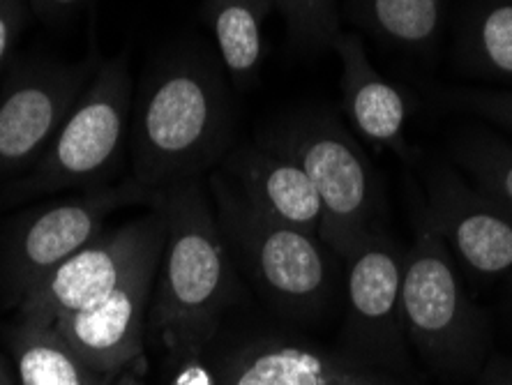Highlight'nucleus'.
Instances as JSON below:
<instances>
[{
	"instance_id": "f257e3e1",
	"label": "nucleus",
	"mask_w": 512,
	"mask_h": 385,
	"mask_svg": "<svg viewBox=\"0 0 512 385\" xmlns=\"http://www.w3.org/2000/svg\"><path fill=\"white\" fill-rule=\"evenodd\" d=\"M231 137V100L213 60L185 51L143 88L134 120V180L150 192L197 180Z\"/></svg>"
},
{
	"instance_id": "f03ea898",
	"label": "nucleus",
	"mask_w": 512,
	"mask_h": 385,
	"mask_svg": "<svg viewBox=\"0 0 512 385\" xmlns=\"http://www.w3.org/2000/svg\"><path fill=\"white\" fill-rule=\"evenodd\" d=\"M155 210L164 220V249L153 326L169 351L201 353L231 293L227 238L199 178L157 192Z\"/></svg>"
},
{
	"instance_id": "7ed1b4c3",
	"label": "nucleus",
	"mask_w": 512,
	"mask_h": 385,
	"mask_svg": "<svg viewBox=\"0 0 512 385\" xmlns=\"http://www.w3.org/2000/svg\"><path fill=\"white\" fill-rule=\"evenodd\" d=\"M268 146L289 153L310 176L321 201L323 245L346 256L379 231L383 187L353 134L328 113H307L284 127Z\"/></svg>"
},
{
	"instance_id": "20e7f679",
	"label": "nucleus",
	"mask_w": 512,
	"mask_h": 385,
	"mask_svg": "<svg viewBox=\"0 0 512 385\" xmlns=\"http://www.w3.org/2000/svg\"><path fill=\"white\" fill-rule=\"evenodd\" d=\"M217 222L227 243L250 263L254 277L277 303L314 307L328 291V259L319 240L256 210L227 173L210 178Z\"/></svg>"
},
{
	"instance_id": "39448f33",
	"label": "nucleus",
	"mask_w": 512,
	"mask_h": 385,
	"mask_svg": "<svg viewBox=\"0 0 512 385\" xmlns=\"http://www.w3.org/2000/svg\"><path fill=\"white\" fill-rule=\"evenodd\" d=\"M399 316L411 342L436 362H457L476 335V314L459 282L453 252L425 206L416 210L413 245L404 252Z\"/></svg>"
},
{
	"instance_id": "423d86ee",
	"label": "nucleus",
	"mask_w": 512,
	"mask_h": 385,
	"mask_svg": "<svg viewBox=\"0 0 512 385\" xmlns=\"http://www.w3.org/2000/svg\"><path fill=\"white\" fill-rule=\"evenodd\" d=\"M130 97L132 81L127 67L118 60L104 65L93 86L77 97L54 141L44 150L37 171L40 185L58 190L102 176L125 146Z\"/></svg>"
},
{
	"instance_id": "0eeeda50",
	"label": "nucleus",
	"mask_w": 512,
	"mask_h": 385,
	"mask_svg": "<svg viewBox=\"0 0 512 385\" xmlns=\"http://www.w3.org/2000/svg\"><path fill=\"white\" fill-rule=\"evenodd\" d=\"M164 249V226L100 303L63 314L51 328L97 372L118 376L143 358V326Z\"/></svg>"
},
{
	"instance_id": "6e6552de",
	"label": "nucleus",
	"mask_w": 512,
	"mask_h": 385,
	"mask_svg": "<svg viewBox=\"0 0 512 385\" xmlns=\"http://www.w3.org/2000/svg\"><path fill=\"white\" fill-rule=\"evenodd\" d=\"M160 210L100 233L58 268L44 275L24 296V323L54 326L63 314L79 312L116 289L150 240L162 231Z\"/></svg>"
},
{
	"instance_id": "1a4fd4ad",
	"label": "nucleus",
	"mask_w": 512,
	"mask_h": 385,
	"mask_svg": "<svg viewBox=\"0 0 512 385\" xmlns=\"http://www.w3.org/2000/svg\"><path fill=\"white\" fill-rule=\"evenodd\" d=\"M423 206L450 252L473 273L496 277L512 268V217L453 166L429 171Z\"/></svg>"
},
{
	"instance_id": "9d476101",
	"label": "nucleus",
	"mask_w": 512,
	"mask_h": 385,
	"mask_svg": "<svg viewBox=\"0 0 512 385\" xmlns=\"http://www.w3.org/2000/svg\"><path fill=\"white\" fill-rule=\"evenodd\" d=\"M143 199L155 201L157 192L146 190L132 178L125 185L109 187V190L81 196V199L60 201L35 215L19 231L17 245H14V275L24 296L44 275L93 243L102 233L104 220L114 210Z\"/></svg>"
},
{
	"instance_id": "9b49d317",
	"label": "nucleus",
	"mask_w": 512,
	"mask_h": 385,
	"mask_svg": "<svg viewBox=\"0 0 512 385\" xmlns=\"http://www.w3.org/2000/svg\"><path fill=\"white\" fill-rule=\"evenodd\" d=\"M330 47L340 56L342 107L358 137L376 150H390L399 160H411L413 150L406 141L409 100L402 90L374 70L356 33L340 30Z\"/></svg>"
},
{
	"instance_id": "f8f14e48",
	"label": "nucleus",
	"mask_w": 512,
	"mask_h": 385,
	"mask_svg": "<svg viewBox=\"0 0 512 385\" xmlns=\"http://www.w3.org/2000/svg\"><path fill=\"white\" fill-rule=\"evenodd\" d=\"M229 180L263 215L319 238L321 201L310 176L280 148H243L227 162Z\"/></svg>"
},
{
	"instance_id": "ddd939ff",
	"label": "nucleus",
	"mask_w": 512,
	"mask_h": 385,
	"mask_svg": "<svg viewBox=\"0 0 512 385\" xmlns=\"http://www.w3.org/2000/svg\"><path fill=\"white\" fill-rule=\"evenodd\" d=\"M79 79L65 72L33 74L0 100V169L33 162L54 141L77 102Z\"/></svg>"
},
{
	"instance_id": "4468645a",
	"label": "nucleus",
	"mask_w": 512,
	"mask_h": 385,
	"mask_svg": "<svg viewBox=\"0 0 512 385\" xmlns=\"http://www.w3.org/2000/svg\"><path fill=\"white\" fill-rule=\"evenodd\" d=\"M349 263V293L351 321L356 323L360 337L379 349L397 344V332L402 326L399 316V293H402L404 252L386 231H374L344 256Z\"/></svg>"
},
{
	"instance_id": "2eb2a0df",
	"label": "nucleus",
	"mask_w": 512,
	"mask_h": 385,
	"mask_svg": "<svg viewBox=\"0 0 512 385\" xmlns=\"http://www.w3.org/2000/svg\"><path fill=\"white\" fill-rule=\"evenodd\" d=\"M220 385H395L374 372L298 344L247 346L224 369Z\"/></svg>"
},
{
	"instance_id": "dca6fc26",
	"label": "nucleus",
	"mask_w": 512,
	"mask_h": 385,
	"mask_svg": "<svg viewBox=\"0 0 512 385\" xmlns=\"http://www.w3.org/2000/svg\"><path fill=\"white\" fill-rule=\"evenodd\" d=\"M275 7L270 0H203V19L215 37L224 70L245 88L263 60V24Z\"/></svg>"
},
{
	"instance_id": "f3484780",
	"label": "nucleus",
	"mask_w": 512,
	"mask_h": 385,
	"mask_svg": "<svg viewBox=\"0 0 512 385\" xmlns=\"http://www.w3.org/2000/svg\"><path fill=\"white\" fill-rule=\"evenodd\" d=\"M21 385H114L116 376L97 372L51 326L24 323L12 342Z\"/></svg>"
},
{
	"instance_id": "a211bd4d",
	"label": "nucleus",
	"mask_w": 512,
	"mask_h": 385,
	"mask_svg": "<svg viewBox=\"0 0 512 385\" xmlns=\"http://www.w3.org/2000/svg\"><path fill=\"white\" fill-rule=\"evenodd\" d=\"M353 14L388 47L425 54L441 35L446 0H353Z\"/></svg>"
},
{
	"instance_id": "6ab92c4d",
	"label": "nucleus",
	"mask_w": 512,
	"mask_h": 385,
	"mask_svg": "<svg viewBox=\"0 0 512 385\" xmlns=\"http://www.w3.org/2000/svg\"><path fill=\"white\" fill-rule=\"evenodd\" d=\"M464 65L489 79L512 81V0H485L464 26Z\"/></svg>"
},
{
	"instance_id": "aec40b11",
	"label": "nucleus",
	"mask_w": 512,
	"mask_h": 385,
	"mask_svg": "<svg viewBox=\"0 0 512 385\" xmlns=\"http://www.w3.org/2000/svg\"><path fill=\"white\" fill-rule=\"evenodd\" d=\"M453 155L466 180L512 217V146L485 130H469L453 141Z\"/></svg>"
},
{
	"instance_id": "412c9836",
	"label": "nucleus",
	"mask_w": 512,
	"mask_h": 385,
	"mask_svg": "<svg viewBox=\"0 0 512 385\" xmlns=\"http://www.w3.org/2000/svg\"><path fill=\"white\" fill-rule=\"evenodd\" d=\"M270 3L280 10L291 35L305 47H328L340 33L337 0H270Z\"/></svg>"
},
{
	"instance_id": "4be33fe9",
	"label": "nucleus",
	"mask_w": 512,
	"mask_h": 385,
	"mask_svg": "<svg viewBox=\"0 0 512 385\" xmlns=\"http://www.w3.org/2000/svg\"><path fill=\"white\" fill-rule=\"evenodd\" d=\"M448 107L466 109L478 113L492 123L506 127L512 132V93H499V90H453L443 95Z\"/></svg>"
},
{
	"instance_id": "5701e85b",
	"label": "nucleus",
	"mask_w": 512,
	"mask_h": 385,
	"mask_svg": "<svg viewBox=\"0 0 512 385\" xmlns=\"http://www.w3.org/2000/svg\"><path fill=\"white\" fill-rule=\"evenodd\" d=\"M171 385H215V376L203 365L199 353H190L178 367V372L173 374Z\"/></svg>"
},
{
	"instance_id": "b1692460",
	"label": "nucleus",
	"mask_w": 512,
	"mask_h": 385,
	"mask_svg": "<svg viewBox=\"0 0 512 385\" xmlns=\"http://www.w3.org/2000/svg\"><path fill=\"white\" fill-rule=\"evenodd\" d=\"M14 30H17V7L10 0H0V65L12 47Z\"/></svg>"
},
{
	"instance_id": "393cba45",
	"label": "nucleus",
	"mask_w": 512,
	"mask_h": 385,
	"mask_svg": "<svg viewBox=\"0 0 512 385\" xmlns=\"http://www.w3.org/2000/svg\"><path fill=\"white\" fill-rule=\"evenodd\" d=\"M143 372H146V362H143V358L134 360L132 365H127L123 372L116 376L114 385H146L143 383Z\"/></svg>"
},
{
	"instance_id": "a878e982",
	"label": "nucleus",
	"mask_w": 512,
	"mask_h": 385,
	"mask_svg": "<svg viewBox=\"0 0 512 385\" xmlns=\"http://www.w3.org/2000/svg\"><path fill=\"white\" fill-rule=\"evenodd\" d=\"M35 3L47 12H65V10H72V7L81 5L84 0H35Z\"/></svg>"
},
{
	"instance_id": "bb28decb",
	"label": "nucleus",
	"mask_w": 512,
	"mask_h": 385,
	"mask_svg": "<svg viewBox=\"0 0 512 385\" xmlns=\"http://www.w3.org/2000/svg\"><path fill=\"white\" fill-rule=\"evenodd\" d=\"M0 385H12V381H10V376H7V372H5V367H3V362H0Z\"/></svg>"
},
{
	"instance_id": "cd10ccee",
	"label": "nucleus",
	"mask_w": 512,
	"mask_h": 385,
	"mask_svg": "<svg viewBox=\"0 0 512 385\" xmlns=\"http://www.w3.org/2000/svg\"><path fill=\"white\" fill-rule=\"evenodd\" d=\"M492 385H512V376H506V379H499V381H494Z\"/></svg>"
}]
</instances>
